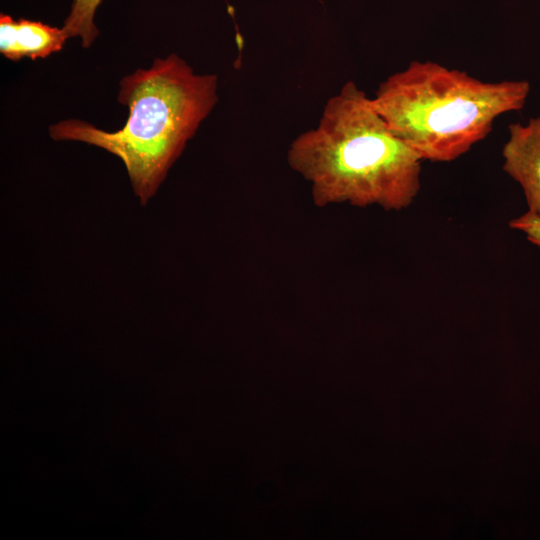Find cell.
Wrapping results in <instances>:
<instances>
[{
	"mask_svg": "<svg viewBox=\"0 0 540 540\" xmlns=\"http://www.w3.org/2000/svg\"><path fill=\"white\" fill-rule=\"evenodd\" d=\"M421 162L353 81L326 101L318 124L287 150L288 165L309 184L317 207L405 209L420 191Z\"/></svg>",
	"mask_w": 540,
	"mask_h": 540,
	"instance_id": "1",
	"label": "cell"
},
{
	"mask_svg": "<svg viewBox=\"0 0 540 540\" xmlns=\"http://www.w3.org/2000/svg\"><path fill=\"white\" fill-rule=\"evenodd\" d=\"M217 87L216 75L197 74L181 57L170 54L121 79L117 98L129 111L121 129L107 132L68 119L51 125L49 134L56 141L84 142L117 156L145 205L213 110Z\"/></svg>",
	"mask_w": 540,
	"mask_h": 540,
	"instance_id": "2",
	"label": "cell"
},
{
	"mask_svg": "<svg viewBox=\"0 0 540 540\" xmlns=\"http://www.w3.org/2000/svg\"><path fill=\"white\" fill-rule=\"evenodd\" d=\"M526 80L481 81L431 60H413L380 83L371 102L419 158L450 162L492 131L495 120L525 106Z\"/></svg>",
	"mask_w": 540,
	"mask_h": 540,
	"instance_id": "3",
	"label": "cell"
},
{
	"mask_svg": "<svg viewBox=\"0 0 540 540\" xmlns=\"http://www.w3.org/2000/svg\"><path fill=\"white\" fill-rule=\"evenodd\" d=\"M503 170L522 188L528 211L540 214V116L508 126Z\"/></svg>",
	"mask_w": 540,
	"mask_h": 540,
	"instance_id": "4",
	"label": "cell"
},
{
	"mask_svg": "<svg viewBox=\"0 0 540 540\" xmlns=\"http://www.w3.org/2000/svg\"><path fill=\"white\" fill-rule=\"evenodd\" d=\"M69 39L62 28L39 21L0 16V52L7 59L46 58L60 51Z\"/></svg>",
	"mask_w": 540,
	"mask_h": 540,
	"instance_id": "5",
	"label": "cell"
},
{
	"mask_svg": "<svg viewBox=\"0 0 540 540\" xmlns=\"http://www.w3.org/2000/svg\"><path fill=\"white\" fill-rule=\"evenodd\" d=\"M102 0H73L62 29L68 38L79 37L83 47H89L98 36L95 13Z\"/></svg>",
	"mask_w": 540,
	"mask_h": 540,
	"instance_id": "6",
	"label": "cell"
},
{
	"mask_svg": "<svg viewBox=\"0 0 540 540\" xmlns=\"http://www.w3.org/2000/svg\"><path fill=\"white\" fill-rule=\"evenodd\" d=\"M514 230L522 232L527 240L540 249V214L527 211L509 223Z\"/></svg>",
	"mask_w": 540,
	"mask_h": 540,
	"instance_id": "7",
	"label": "cell"
}]
</instances>
